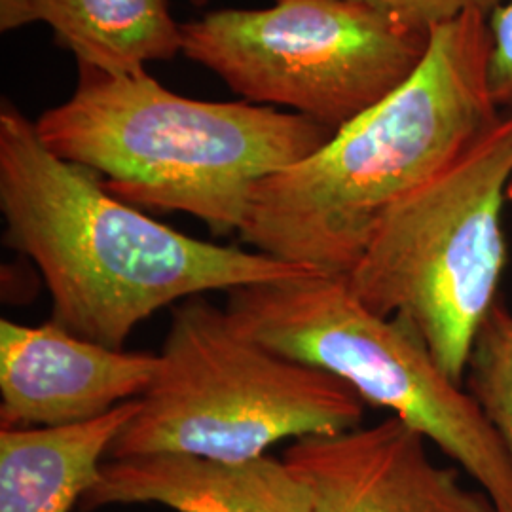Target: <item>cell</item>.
Segmentation results:
<instances>
[{"instance_id":"6da1fadb","label":"cell","mask_w":512,"mask_h":512,"mask_svg":"<svg viewBox=\"0 0 512 512\" xmlns=\"http://www.w3.org/2000/svg\"><path fill=\"white\" fill-rule=\"evenodd\" d=\"M4 243L37 264L52 323L124 349L165 306L211 291L319 274L275 256L190 238L118 200L99 177L55 156L8 99L0 107Z\"/></svg>"},{"instance_id":"7a4b0ae2","label":"cell","mask_w":512,"mask_h":512,"mask_svg":"<svg viewBox=\"0 0 512 512\" xmlns=\"http://www.w3.org/2000/svg\"><path fill=\"white\" fill-rule=\"evenodd\" d=\"M490 55L482 14L433 29L399 90L256 184L241 239L319 274H351L385 213L499 120Z\"/></svg>"},{"instance_id":"3957f363","label":"cell","mask_w":512,"mask_h":512,"mask_svg":"<svg viewBox=\"0 0 512 512\" xmlns=\"http://www.w3.org/2000/svg\"><path fill=\"white\" fill-rule=\"evenodd\" d=\"M78 69L73 95L35 122L40 141L103 175L118 200L192 215L213 234L239 232L256 184L334 133L264 105L188 99L147 71Z\"/></svg>"},{"instance_id":"277c9868","label":"cell","mask_w":512,"mask_h":512,"mask_svg":"<svg viewBox=\"0 0 512 512\" xmlns=\"http://www.w3.org/2000/svg\"><path fill=\"white\" fill-rule=\"evenodd\" d=\"M158 357L109 459L179 454L241 463L281 440L355 429L365 416L351 385L258 344L203 296L173 308Z\"/></svg>"},{"instance_id":"5b68a950","label":"cell","mask_w":512,"mask_h":512,"mask_svg":"<svg viewBox=\"0 0 512 512\" xmlns=\"http://www.w3.org/2000/svg\"><path fill=\"white\" fill-rule=\"evenodd\" d=\"M511 179L512 112L395 203L346 275L359 302L406 319L461 385L476 336L499 302Z\"/></svg>"},{"instance_id":"8992f818","label":"cell","mask_w":512,"mask_h":512,"mask_svg":"<svg viewBox=\"0 0 512 512\" xmlns=\"http://www.w3.org/2000/svg\"><path fill=\"white\" fill-rule=\"evenodd\" d=\"M226 311L245 336L325 370L382 406L475 480L495 512H512V458L465 385L399 315L368 310L344 275H296L239 287Z\"/></svg>"},{"instance_id":"52a82bcc","label":"cell","mask_w":512,"mask_h":512,"mask_svg":"<svg viewBox=\"0 0 512 512\" xmlns=\"http://www.w3.org/2000/svg\"><path fill=\"white\" fill-rule=\"evenodd\" d=\"M183 54L251 103L342 128L416 73L431 33L351 0H275L183 23Z\"/></svg>"},{"instance_id":"ba28073f","label":"cell","mask_w":512,"mask_h":512,"mask_svg":"<svg viewBox=\"0 0 512 512\" xmlns=\"http://www.w3.org/2000/svg\"><path fill=\"white\" fill-rule=\"evenodd\" d=\"M427 440L389 416L370 427L294 440L283 459L310 490L313 512H495L486 494L435 465Z\"/></svg>"},{"instance_id":"9c48e42d","label":"cell","mask_w":512,"mask_h":512,"mask_svg":"<svg viewBox=\"0 0 512 512\" xmlns=\"http://www.w3.org/2000/svg\"><path fill=\"white\" fill-rule=\"evenodd\" d=\"M160 357L107 348L55 323H0V429L95 420L141 399Z\"/></svg>"},{"instance_id":"30bf717a","label":"cell","mask_w":512,"mask_h":512,"mask_svg":"<svg viewBox=\"0 0 512 512\" xmlns=\"http://www.w3.org/2000/svg\"><path fill=\"white\" fill-rule=\"evenodd\" d=\"M110 505H162L175 512H313L308 486L285 459L220 463L154 454L101 465L80 511Z\"/></svg>"},{"instance_id":"8fae6325","label":"cell","mask_w":512,"mask_h":512,"mask_svg":"<svg viewBox=\"0 0 512 512\" xmlns=\"http://www.w3.org/2000/svg\"><path fill=\"white\" fill-rule=\"evenodd\" d=\"M31 23L48 25L78 67L105 73H143L183 52L167 0H0L4 33Z\"/></svg>"},{"instance_id":"7c38bea8","label":"cell","mask_w":512,"mask_h":512,"mask_svg":"<svg viewBox=\"0 0 512 512\" xmlns=\"http://www.w3.org/2000/svg\"><path fill=\"white\" fill-rule=\"evenodd\" d=\"M139 399L95 420L0 429V512H71L99 476Z\"/></svg>"},{"instance_id":"4fadbf2b","label":"cell","mask_w":512,"mask_h":512,"mask_svg":"<svg viewBox=\"0 0 512 512\" xmlns=\"http://www.w3.org/2000/svg\"><path fill=\"white\" fill-rule=\"evenodd\" d=\"M465 387L512 458V311L501 302L476 336Z\"/></svg>"},{"instance_id":"5bb4252c","label":"cell","mask_w":512,"mask_h":512,"mask_svg":"<svg viewBox=\"0 0 512 512\" xmlns=\"http://www.w3.org/2000/svg\"><path fill=\"white\" fill-rule=\"evenodd\" d=\"M368 6L387 18L397 19L420 31H433L440 25L463 18L467 14H482L490 18L497 8L511 0H351Z\"/></svg>"},{"instance_id":"9a60e30c","label":"cell","mask_w":512,"mask_h":512,"mask_svg":"<svg viewBox=\"0 0 512 512\" xmlns=\"http://www.w3.org/2000/svg\"><path fill=\"white\" fill-rule=\"evenodd\" d=\"M492 35L490 90L497 109L512 112V0L488 18Z\"/></svg>"},{"instance_id":"2e32d148","label":"cell","mask_w":512,"mask_h":512,"mask_svg":"<svg viewBox=\"0 0 512 512\" xmlns=\"http://www.w3.org/2000/svg\"><path fill=\"white\" fill-rule=\"evenodd\" d=\"M192 2H196V4H203V2H207V0H192Z\"/></svg>"}]
</instances>
